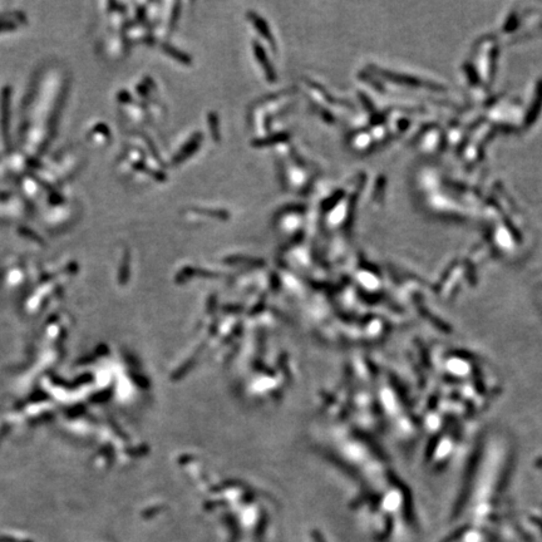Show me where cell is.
<instances>
[{
    "instance_id": "5",
    "label": "cell",
    "mask_w": 542,
    "mask_h": 542,
    "mask_svg": "<svg viewBox=\"0 0 542 542\" xmlns=\"http://www.w3.org/2000/svg\"><path fill=\"white\" fill-rule=\"evenodd\" d=\"M288 140H289L288 133H276L274 134V136H269V137L263 138V140L254 141V142H252V146H255V147H261V146H270V145H275V143L285 142V141Z\"/></svg>"
},
{
    "instance_id": "9",
    "label": "cell",
    "mask_w": 542,
    "mask_h": 542,
    "mask_svg": "<svg viewBox=\"0 0 542 542\" xmlns=\"http://www.w3.org/2000/svg\"><path fill=\"white\" fill-rule=\"evenodd\" d=\"M17 28V24L13 22H6V20H1L0 22V31H9L13 30V29Z\"/></svg>"
},
{
    "instance_id": "4",
    "label": "cell",
    "mask_w": 542,
    "mask_h": 542,
    "mask_svg": "<svg viewBox=\"0 0 542 542\" xmlns=\"http://www.w3.org/2000/svg\"><path fill=\"white\" fill-rule=\"evenodd\" d=\"M249 18L251 19V22L254 23V26L256 27L257 31L261 34V35L265 38L268 42H270L271 44L274 45V38H272V34H271L270 29H269L268 24H266L265 20L263 19V18H260L257 14H255V13H252V11H250L249 14Z\"/></svg>"
},
{
    "instance_id": "8",
    "label": "cell",
    "mask_w": 542,
    "mask_h": 542,
    "mask_svg": "<svg viewBox=\"0 0 542 542\" xmlns=\"http://www.w3.org/2000/svg\"><path fill=\"white\" fill-rule=\"evenodd\" d=\"M19 234H22V235L26 236V238L33 239V240H35L36 242H40V243L43 242L42 238H39V236L36 235L35 232H33V230H29V229H27V227H20Z\"/></svg>"
},
{
    "instance_id": "6",
    "label": "cell",
    "mask_w": 542,
    "mask_h": 542,
    "mask_svg": "<svg viewBox=\"0 0 542 542\" xmlns=\"http://www.w3.org/2000/svg\"><path fill=\"white\" fill-rule=\"evenodd\" d=\"M162 48H163V52L167 53L170 57H172V58L177 59V60L183 63V64H191V59L187 54L182 53L181 51H177L176 48L171 47V45H167V44H163Z\"/></svg>"
},
{
    "instance_id": "7",
    "label": "cell",
    "mask_w": 542,
    "mask_h": 542,
    "mask_svg": "<svg viewBox=\"0 0 542 542\" xmlns=\"http://www.w3.org/2000/svg\"><path fill=\"white\" fill-rule=\"evenodd\" d=\"M209 124H210V128L212 129V134H213V138H215L216 141L218 142V131H217V124H218V120H217V117H216L215 113H210L209 115Z\"/></svg>"
},
{
    "instance_id": "2",
    "label": "cell",
    "mask_w": 542,
    "mask_h": 542,
    "mask_svg": "<svg viewBox=\"0 0 542 542\" xmlns=\"http://www.w3.org/2000/svg\"><path fill=\"white\" fill-rule=\"evenodd\" d=\"M201 140H202V134L196 133L195 136L192 137V140H190L187 143H186V145L183 146V149L180 151V153L177 154V156H175L174 165H179V163L183 162L184 159L187 158V157H190L191 154L195 153L196 150L199 149L200 143H201Z\"/></svg>"
},
{
    "instance_id": "1",
    "label": "cell",
    "mask_w": 542,
    "mask_h": 542,
    "mask_svg": "<svg viewBox=\"0 0 542 542\" xmlns=\"http://www.w3.org/2000/svg\"><path fill=\"white\" fill-rule=\"evenodd\" d=\"M10 88L5 87L1 93V127H3V137L6 149L10 147V137H9V118H10Z\"/></svg>"
},
{
    "instance_id": "3",
    "label": "cell",
    "mask_w": 542,
    "mask_h": 542,
    "mask_svg": "<svg viewBox=\"0 0 542 542\" xmlns=\"http://www.w3.org/2000/svg\"><path fill=\"white\" fill-rule=\"evenodd\" d=\"M254 49H255V56H256V59L259 60V63L263 65L264 70H265L266 78L269 79V82H274L275 78H276V76H275V72H274V68H272V65H270V63L268 61V57H266V54H265V52H264L263 47L255 42L254 43Z\"/></svg>"
}]
</instances>
